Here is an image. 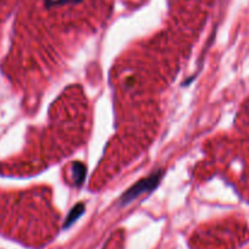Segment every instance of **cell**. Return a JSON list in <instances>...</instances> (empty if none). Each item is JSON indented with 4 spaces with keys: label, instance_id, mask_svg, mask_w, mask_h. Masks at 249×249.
<instances>
[{
    "label": "cell",
    "instance_id": "2",
    "mask_svg": "<svg viewBox=\"0 0 249 249\" xmlns=\"http://www.w3.org/2000/svg\"><path fill=\"white\" fill-rule=\"evenodd\" d=\"M83 213H85V205H83L82 203H80V204H76L75 207L70 210V213H69L68 217H66V220H65V224H64V229H69L71 225L75 224V222L77 221L81 216H82Z\"/></svg>",
    "mask_w": 249,
    "mask_h": 249
},
{
    "label": "cell",
    "instance_id": "3",
    "mask_svg": "<svg viewBox=\"0 0 249 249\" xmlns=\"http://www.w3.org/2000/svg\"><path fill=\"white\" fill-rule=\"evenodd\" d=\"M86 171H87V169L82 162H73L72 164V174L75 177V183L77 186H81L85 181Z\"/></svg>",
    "mask_w": 249,
    "mask_h": 249
},
{
    "label": "cell",
    "instance_id": "4",
    "mask_svg": "<svg viewBox=\"0 0 249 249\" xmlns=\"http://www.w3.org/2000/svg\"><path fill=\"white\" fill-rule=\"evenodd\" d=\"M81 0H45L48 6L53 5H62V4H68V3H78Z\"/></svg>",
    "mask_w": 249,
    "mask_h": 249
},
{
    "label": "cell",
    "instance_id": "1",
    "mask_svg": "<svg viewBox=\"0 0 249 249\" xmlns=\"http://www.w3.org/2000/svg\"><path fill=\"white\" fill-rule=\"evenodd\" d=\"M161 177H162V171L161 170H159V171L157 172H153L149 177H145V178L140 179L137 183H135L132 187H130V188H128V190L121 196V198H120V204L121 205L128 204V203H131L133 199L138 198L141 195H143V193H147V192H150V191H153L155 187L159 184Z\"/></svg>",
    "mask_w": 249,
    "mask_h": 249
}]
</instances>
